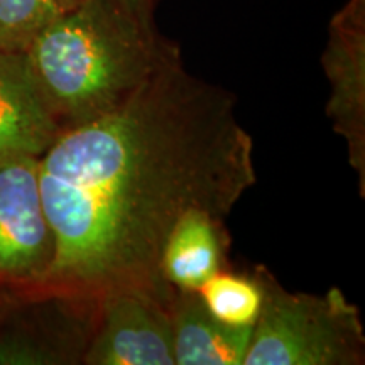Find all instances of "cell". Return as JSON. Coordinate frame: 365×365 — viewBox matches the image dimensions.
Masks as SVG:
<instances>
[{
  "label": "cell",
  "mask_w": 365,
  "mask_h": 365,
  "mask_svg": "<svg viewBox=\"0 0 365 365\" xmlns=\"http://www.w3.org/2000/svg\"><path fill=\"white\" fill-rule=\"evenodd\" d=\"M257 181L235 98L191 75L181 53L102 118L61 132L39 158L54 237L44 282L80 298L118 286L168 293V237L186 213L225 218Z\"/></svg>",
  "instance_id": "1"
},
{
  "label": "cell",
  "mask_w": 365,
  "mask_h": 365,
  "mask_svg": "<svg viewBox=\"0 0 365 365\" xmlns=\"http://www.w3.org/2000/svg\"><path fill=\"white\" fill-rule=\"evenodd\" d=\"M178 53L156 24L137 19L118 0H81L24 51L61 132L117 110Z\"/></svg>",
  "instance_id": "2"
},
{
  "label": "cell",
  "mask_w": 365,
  "mask_h": 365,
  "mask_svg": "<svg viewBox=\"0 0 365 365\" xmlns=\"http://www.w3.org/2000/svg\"><path fill=\"white\" fill-rule=\"evenodd\" d=\"M264 291L244 365H362L360 312L339 287L325 294L291 293L266 267L255 271Z\"/></svg>",
  "instance_id": "3"
},
{
  "label": "cell",
  "mask_w": 365,
  "mask_h": 365,
  "mask_svg": "<svg viewBox=\"0 0 365 365\" xmlns=\"http://www.w3.org/2000/svg\"><path fill=\"white\" fill-rule=\"evenodd\" d=\"M173 289V286H171ZM168 293L118 286L95 298L93 325L81 355L88 365H175Z\"/></svg>",
  "instance_id": "4"
},
{
  "label": "cell",
  "mask_w": 365,
  "mask_h": 365,
  "mask_svg": "<svg viewBox=\"0 0 365 365\" xmlns=\"http://www.w3.org/2000/svg\"><path fill=\"white\" fill-rule=\"evenodd\" d=\"M54 237L44 212L39 158L0 156V277L44 281Z\"/></svg>",
  "instance_id": "5"
},
{
  "label": "cell",
  "mask_w": 365,
  "mask_h": 365,
  "mask_svg": "<svg viewBox=\"0 0 365 365\" xmlns=\"http://www.w3.org/2000/svg\"><path fill=\"white\" fill-rule=\"evenodd\" d=\"M322 66L330 85L327 117L345 140L365 198V0H346L333 14Z\"/></svg>",
  "instance_id": "6"
},
{
  "label": "cell",
  "mask_w": 365,
  "mask_h": 365,
  "mask_svg": "<svg viewBox=\"0 0 365 365\" xmlns=\"http://www.w3.org/2000/svg\"><path fill=\"white\" fill-rule=\"evenodd\" d=\"M59 132L26 54L0 49V156L41 158Z\"/></svg>",
  "instance_id": "7"
},
{
  "label": "cell",
  "mask_w": 365,
  "mask_h": 365,
  "mask_svg": "<svg viewBox=\"0 0 365 365\" xmlns=\"http://www.w3.org/2000/svg\"><path fill=\"white\" fill-rule=\"evenodd\" d=\"M175 365H244L252 327L227 325L213 317L198 291L173 287L168 298Z\"/></svg>",
  "instance_id": "8"
},
{
  "label": "cell",
  "mask_w": 365,
  "mask_h": 365,
  "mask_svg": "<svg viewBox=\"0 0 365 365\" xmlns=\"http://www.w3.org/2000/svg\"><path fill=\"white\" fill-rule=\"evenodd\" d=\"M227 249L225 218L195 210L171 230L159 259V274L173 287L198 291L208 277L225 269Z\"/></svg>",
  "instance_id": "9"
},
{
  "label": "cell",
  "mask_w": 365,
  "mask_h": 365,
  "mask_svg": "<svg viewBox=\"0 0 365 365\" xmlns=\"http://www.w3.org/2000/svg\"><path fill=\"white\" fill-rule=\"evenodd\" d=\"M200 298L213 317L235 327L254 325L261 313L264 291L257 276L222 269L200 286Z\"/></svg>",
  "instance_id": "10"
},
{
  "label": "cell",
  "mask_w": 365,
  "mask_h": 365,
  "mask_svg": "<svg viewBox=\"0 0 365 365\" xmlns=\"http://www.w3.org/2000/svg\"><path fill=\"white\" fill-rule=\"evenodd\" d=\"M81 0H0V49L24 53L41 29Z\"/></svg>",
  "instance_id": "11"
},
{
  "label": "cell",
  "mask_w": 365,
  "mask_h": 365,
  "mask_svg": "<svg viewBox=\"0 0 365 365\" xmlns=\"http://www.w3.org/2000/svg\"><path fill=\"white\" fill-rule=\"evenodd\" d=\"M118 2L137 19L148 22V24H156L154 14H156L158 0H118Z\"/></svg>",
  "instance_id": "12"
}]
</instances>
